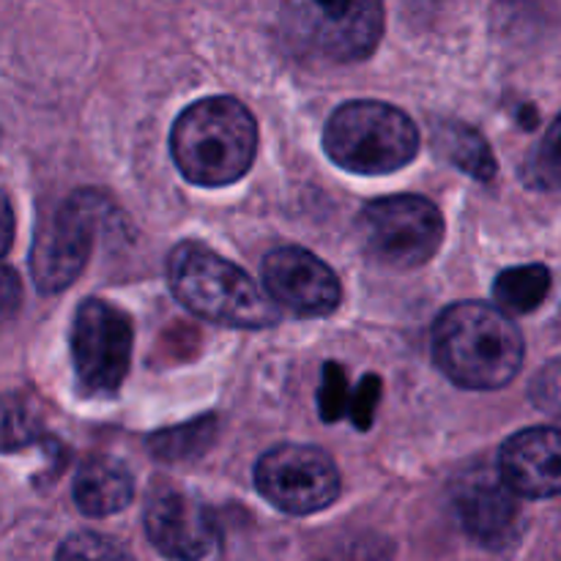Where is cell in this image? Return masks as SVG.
<instances>
[{"instance_id": "6da1fadb", "label": "cell", "mask_w": 561, "mask_h": 561, "mask_svg": "<svg viewBox=\"0 0 561 561\" xmlns=\"http://www.w3.org/2000/svg\"><path fill=\"white\" fill-rule=\"evenodd\" d=\"M433 359L458 387L493 392L518 376L524 334L499 307L458 301L433 327Z\"/></svg>"}, {"instance_id": "7a4b0ae2", "label": "cell", "mask_w": 561, "mask_h": 561, "mask_svg": "<svg viewBox=\"0 0 561 561\" xmlns=\"http://www.w3.org/2000/svg\"><path fill=\"white\" fill-rule=\"evenodd\" d=\"M257 124L233 96H208L190 104L170 131V153L186 181L228 186L255 162Z\"/></svg>"}, {"instance_id": "3957f363", "label": "cell", "mask_w": 561, "mask_h": 561, "mask_svg": "<svg viewBox=\"0 0 561 561\" xmlns=\"http://www.w3.org/2000/svg\"><path fill=\"white\" fill-rule=\"evenodd\" d=\"M173 296L203 321L230 329H268L279 310L241 266L201 241H181L168 255Z\"/></svg>"}, {"instance_id": "277c9868", "label": "cell", "mask_w": 561, "mask_h": 561, "mask_svg": "<svg viewBox=\"0 0 561 561\" xmlns=\"http://www.w3.org/2000/svg\"><path fill=\"white\" fill-rule=\"evenodd\" d=\"M323 148L348 173L387 175L416 157L420 131L394 104L359 99L334 110L323 129Z\"/></svg>"}, {"instance_id": "5b68a950", "label": "cell", "mask_w": 561, "mask_h": 561, "mask_svg": "<svg viewBox=\"0 0 561 561\" xmlns=\"http://www.w3.org/2000/svg\"><path fill=\"white\" fill-rule=\"evenodd\" d=\"M356 236L373 261L409 272L425 266L438 252L444 241V217L427 197H378L356 217Z\"/></svg>"}, {"instance_id": "8992f818", "label": "cell", "mask_w": 561, "mask_h": 561, "mask_svg": "<svg viewBox=\"0 0 561 561\" xmlns=\"http://www.w3.org/2000/svg\"><path fill=\"white\" fill-rule=\"evenodd\" d=\"M104 211L107 201L102 195L75 192L38 225L31 247V274L38 290L58 294L80 277L91 257Z\"/></svg>"}, {"instance_id": "52a82bcc", "label": "cell", "mask_w": 561, "mask_h": 561, "mask_svg": "<svg viewBox=\"0 0 561 561\" xmlns=\"http://www.w3.org/2000/svg\"><path fill=\"white\" fill-rule=\"evenodd\" d=\"M131 321L102 299H85L71 323V362L77 387L91 398H113L131 365Z\"/></svg>"}, {"instance_id": "ba28073f", "label": "cell", "mask_w": 561, "mask_h": 561, "mask_svg": "<svg viewBox=\"0 0 561 561\" xmlns=\"http://www.w3.org/2000/svg\"><path fill=\"white\" fill-rule=\"evenodd\" d=\"M255 488L272 507L288 515H312L340 496V471L332 455L310 444H279L255 466Z\"/></svg>"}, {"instance_id": "9c48e42d", "label": "cell", "mask_w": 561, "mask_h": 561, "mask_svg": "<svg viewBox=\"0 0 561 561\" xmlns=\"http://www.w3.org/2000/svg\"><path fill=\"white\" fill-rule=\"evenodd\" d=\"M285 25L290 36L327 60L351 64L376 49L383 36V5L373 0L356 3H299L290 5Z\"/></svg>"}, {"instance_id": "30bf717a", "label": "cell", "mask_w": 561, "mask_h": 561, "mask_svg": "<svg viewBox=\"0 0 561 561\" xmlns=\"http://www.w3.org/2000/svg\"><path fill=\"white\" fill-rule=\"evenodd\" d=\"M266 296L305 318L332 316L343 299V285L329 263L301 247H277L263 261Z\"/></svg>"}, {"instance_id": "8fae6325", "label": "cell", "mask_w": 561, "mask_h": 561, "mask_svg": "<svg viewBox=\"0 0 561 561\" xmlns=\"http://www.w3.org/2000/svg\"><path fill=\"white\" fill-rule=\"evenodd\" d=\"M142 524L151 546L173 561L206 559L217 540V526L206 504L175 488H162L148 499Z\"/></svg>"}, {"instance_id": "7c38bea8", "label": "cell", "mask_w": 561, "mask_h": 561, "mask_svg": "<svg viewBox=\"0 0 561 561\" xmlns=\"http://www.w3.org/2000/svg\"><path fill=\"white\" fill-rule=\"evenodd\" d=\"M455 515L460 529L491 551L513 546L524 520L518 496L493 474H474L455 488Z\"/></svg>"}, {"instance_id": "4fadbf2b", "label": "cell", "mask_w": 561, "mask_h": 561, "mask_svg": "<svg viewBox=\"0 0 561 561\" xmlns=\"http://www.w3.org/2000/svg\"><path fill=\"white\" fill-rule=\"evenodd\" d=\"M499 480L524 499H553L561 491V447L557 427H526L504 442Z\"/></svg>"}, {"instance_id": "5bb4252c", "label": "cell", "mask_w": 561, "mask_h": 561, "mask_svg": "<svg viewBox=\"0 0 561 561\" xmlns=\"http://www.w3.org/2000/svg\"><path fill=\"white\" fill-rule=\"evenodd\" d=\"M77 510L88 518H107L129 507L135 499V477L121 460L91 458L80 466L71 485Z\"/></svg>"}, {"instance_id": "9a60e30c", "label": "cell", "mask_w": 561, "mask_h": 561, "mask_svg": "<svg viewBox=\"0 0 561 561\" xmlns=\"http://www.w3.org/2000/svg\"><path fill=\"white\" fill-rule=\"evenodd\" d=\"M436 151L477 181H491L499 170L485 137L460 121H442L436 126Z\"/></svg>"}, {"instance_id": "2e32d148", "label": "cell", "mask_w": 561, "mask_h": 561, "mask_svg": "<svg viewBox=\"0 0 561 561\" xmlns=\"http://www.w3.org/2000/svg\"><path fill=\"white\" fill-rule=\"evenodd\" d=\"M551 294V272L542 263L504 268L493 283V299L504 316H529Z\"/></svg>"}, {"instance_id": "e0dca14e", "label": "cell", "mask_w": 561, "mask_h": 561, "mask_svg": "<svg viewBox=\"0 0 561 561\" xmlns=\"http://www.w3.org/2000/svg\"><path fill=\"white\" fill-rule=\"evenodd\" d=\"M42 416L31 400L20 394H0V453L25 449L42 436Z\"/></svg>"}, {"instance_id": "ac0fdd59", "label": "cell", "mask_w": 561, "mask_h": 561, "mask_svg": "<svg viewBox=\"0 0 561 561\" xmlns=\"http://www.w3.org/2000/svg\"><path fill=\"white\" fill-rule=\"evenodd\" d=\"M214 438V420H197L192 425H181L175 431L159 433L151 438L153 455L164 460H181V458H195L203 449L211 444Z\"/></svg>"}, {"instance_id": "d6986e66", "label": "cell", "mask_w": 561, "mask_h": 561, "mask_svg": "<svg viewBox=\"0 0 561 561\" xmlns=\"http://www.w3.org/2000/svg\"><path fill=\"white\" fill-rule=\"evenodd\" d=\"M55 561H135L118 540L99 531H77L60 542Z\"/></svg>"}, {"instance_id": "ffe728a7", "label": "cell", "mask_w": 561, "mask_h": 561, "mask_svg": "<svg viewBox=\"0 0 561 561\" xmlns=\"http://www.w3.org/2000/svg\"><path fill=\"white\" fill-rule=\"evenodd\" d=\"M345 405H348V394H345V373L343 367L329 362L323 367V383L318 392V409L327 422H337L343 416Z\"/></svg>"}, {"instance_id": "44dd1931", "label": "cell", "mask_w": 561, "mask_h": 561, "mask_svg": "<svg viewBox=\"0 0 561 561\" xmlns=\"http://www.w3.org/2000/svg\"><path fill=\"white\" fill-rule=\"evenodd\" d=\"M381 400V378L367 376L365 381L356 389L354 400H351V416H354V425L359 431H367L373 425V414H376V405Z\"/></svg>"}, {"instance_id": "7402d4cb", "label": "cell", "mask_w": 561, "mask_h": 561, "mask_svg": "<svg viewBox=\"0 0 561 561\" xmlns=\"http://www.w3.org/2000/svg\"><path fill=\"white\" fill-rule=\"evenodd\" d=\"M22 305V285L14 268L0 263V323L11 321L20 312Z\"/></svg>"}, {"instance_id": "603a6c76", "label": "cell", "mask_w": 561, "mask_h": 561, "mask_svg": "<svg viewBox=\"0 0 561 561\" xmlns=\"http://www.w3.org/2000/svg\"><path fill=\"white\" fill-rule=\"evenodd\" d=\"M11 241H14V208L9 195L0 190V257L11 250Z\"/></svg>"}]
</instances>
